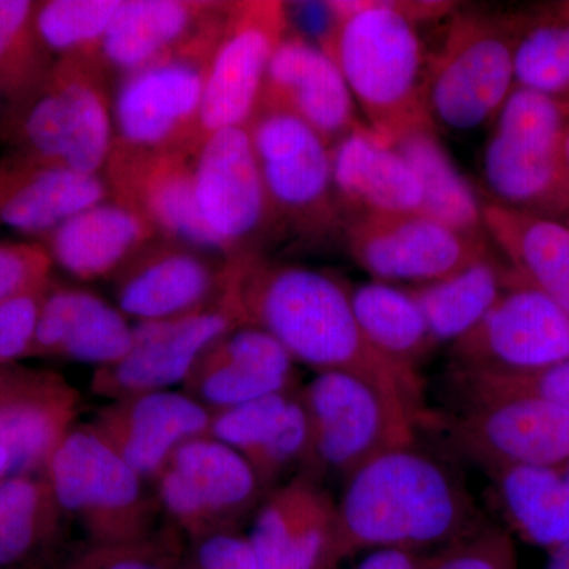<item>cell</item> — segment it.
Masks as SVG:
<instances>
[{
	"label": "cell",
	"mask_w": 569,
	"mask_h": 569,
	"mask_svg": "<svg viewBox=\"0 0 569 569\" xmlns=\"http://www.w3.org/2000/svg\"><path fill=\"white\" fill-rule=\"evenodd\" d=\"M51 283L0 302V365L28 358L41 305Z\"/></svg>",
	"instance_id": "44"
},
{
	"label": "cell",
	"mask_w": 569,
	"mask_h": 569,
	"mask_svg": "<svg viewBox=\"0 0 569 569\" xmlns=\"http://www.w3.org/2000/svg\"><path fill=\"white\" fill-rule=\"evenodd\" d=\"M194 159L192 153L112 142L102 176L110 200L138 213L159 238L216 253L198 213Z\"/></svg>",
	"instance_id": "19"
},
{
	"label": "cell",
	"mask_w": 569,
	"mask_h": 569,
	"mask_svg": "<svg viewBox=\"0 0 569 569\" xmlns=\"http://www.w3.org/2000/svg\"><path fill=\"white\" fill-rule=\"evenodd\" d=\"M342 231L359 268L399 287L447 279L490 250L488 238H470L421 212L350 217Z\"/></svg>",
	"instance_id": "14"
},
{
	"label": "cell",
	"mask_w": 569,
	"mask_h": 569,
	"mask_svg": "<svg viewBox=\"0 0 569 569\" xmlns=\"http://www.w3.org/2000/svg\"><path fill=\"white\" fill-rule=\"evenodd\" d=\"M211 418L193 397L168 389L111 400L91 425L141 479L153 482L176 449L208 436Z\"/></svg>",
	"instance_id": "23"
},
{
	"label": "cell",
	"mask_w": 569,
	"mask_h": 569,
	"mask_svg": "<svg viewBox=\"0 0 569 569\" xmlns=\"http://www.w3.org/2000/svg\"><path fill=\"white\" fill-rule=\"evenodd\" d=\"M153 482L163 511L194 541L231 530L264 490L238 451L209 436L176 449Z\"/></svg>",
	"instance_id": "16"
},
{
	"label": "cell",
	"mask_w": 569,
	"mask_h": 569,
	"mask_svg": "<svg viewBox=\"0 0 569 569\" xmlns=\"http://www.w3.org/2000/svg\"><path fill=\"white\" fill-rule=\"evenodd\" d=\"M347 288L356 321L370 346L389 361L417 370L419 359L436 346L410 290L380 280Z\"/></svg>",
	"instance_id": "34"
},
{
	"label": "cell",
	"mask_w": 569,
	"mask_h": 569,
	"mask_svg": "<svg viewBox=\"0 0 569 569\" xmlns=\"http://www.w3.org/2000/svg\"><path fill=\"white\" fill-rule=\"evenodd\" d=\"M44 477L63 515L73 516L93 545L151 538L152 507L144 479L97 432L77 425L48 462Z\"/></svg>",
	"instance_id": "8"
},
{
	"label": "cell",
	"mask_w": 569,
	"mask_h": 569,
	"mask_svg": "<svg viewBox=\"0 0 569 569\" xmlns=\"http://www.w3.org/2000/svg\"><path fill=\"white\" fill-rule=\"evenodd\" d=\"M515 14L458 7L441 47L427 59L425 102L433 126H490L515 89Z\"/></svg>",
	"instance_id": "6"
},
{
	"label": "cell",
	"mask_w": 569,
	"mask_h": 569,
	"mask_svg": "<svg viewBox=\"0 0 569 569\" xmlns=\"http://www.w3.org/2000/svg\"><path fill=\"white\" fill-rule=\"evenodd\" d=\"M247 539L258 569H335L337 501L305 471L266 497Z\"/></svg>",
	"instance_id": "21"
},
{
	"label": "cell",
	"mask_w": 569,
	"mask_h": 569,
	"mask_svg": "<svg viewBox=\"0 0 569 569\" xmlns=\"http://www.w3.org/2000/svg\"><path fill=\"white\" fill-rule=\"evenodd\" d=\"M122 0H47L37 7V28L59 58L103 59V43Z\"/></svg>",
	"instance_id": "38"
},
{
	"label": "cell",
	"mask_w": 569,
	"mask_h": 569,
	"mask_svg": "<svg viewBox=\"0 0 569 569\" xmlns=\"http://www.w3.org/2000/svg\"><path fill=\"white\" fill-rule=\"evenodd\" d=\"M239 326L244 323L224 293L197 312L134 323L129 353L116 365L96 369L92 392L118 400L183 385L204 351Z\"/></svg>",
	"instance_id": "17"
},
{
	"label": "cell",
	"mask_w": 569,
	"mask_h": 569,
	"mask_svg": "<svg viewBox=\"0 0 569 569\" xmlns=\"http://www.w3.org/2000/svg\"><path fill=\"white\" fill-rule=\"evenodd\" d=\"M227 271V258L159 238L112 277L116 305L137 323L187 316L222 298Z\"/></svg>",
	"instance_id": "20"
},
{
	"label": "cell",
	"mask_w": 569,
	"mask_h": 569,
	"mask_svg": "<svg viewBox=\"0 0 569 569\" xmlns=\"http://www.w3.org/2000/svg\"><path fill=\"white\" fill-rule=\"evenodd\" d=\"M13 475V459L6 448L0 445V481Z\"/></svg>",
	"instance_id": "49"
},
{
	"label": "cell",
	"mask_w": 569,
	"mask_h": 569,
	"mask_svg": "<svg viewBox=\"0 0 569 569\" xmlns=\"http://www.w3.org/2000/svg\"><path fill=\"white\" fill-rule=\"evenodd\" d=\"M246 129L282 233L320 241L342 231L331 148L301 119L274 108L258 107Z\"/></svg>",
	"instance_id": "9"
},
{
	"label": "cell",
	"mask_w": 569,
	"mask_h": 569,
	"mask_svg": "<svg viewBox=\"0 0 569 569\" xmlns=\"http://www.w3.org/2000/svg\"><path fill=\"white\" fill-rule=\"evenodd\" d=\"M429 557L419 556L417 549L377 548L367 550L353 569H429Z\"/></svg>",
	"instance_id": "47"
},
{
	"label": "cell",
	"mask_w": 569,
	"mask_h": 569,
	"mask_svg": "<svg viewBox=\"0 0 569 569\" xmlns=\"http://www.w3.org/2000/svg\"><path fill=\"white\" fill-rule=\"evenodd\" d=\"M11 369H13V366L0 365V387H2V383L7 380V377L10 376Z\"/></svg>",
	"instance_id": "51"
},
{
	"label": "cell",
	"mask_w": 569,
	"mask_h": 569,
	"mask_svg": "<svg viewBox=\"0 0 569 569\" xmlns=\"http://www.w3.org/2000/svg\"><path fill=\"white\" fill-rule=\"evenodd\" d=\"M559 11L563 21L567 22V28L569 31V2L559 3Z\"/></svg>",
	"instance_id": "52"
},
{
	"label": "cell",
	"mask_w": 569,
	"mask_h": 569,
	"mask_svg": "<svg viewBox=\"0 0 569 569\" xmlns=\"http://www.w3.org/2000/svg\"><path fill=\"white\" fill-rule=\"evenodd\" d=\"M51 269L50 253L40 242H0V302L50 284Z\"/></svg>",
	"instance_id": "43"
},
{
	"label": "cell",
	"mask_w": 569,
	"mask_h": 569,
	"mask_svg": "<svg viewBox=\"0 0 569 569\" xmlns=\"http://www.w3.org/2000/svg\"><path fill=\"white\" fill-rule=\"evenodd\" d=\"M299 388L261 397L212 413L208 436L238 451L242 458L274 433Z\"/></svg>",
	"instance_id": "39"
},
{
	"label": "cell",
	"mask_w": 569,
	"mask_h": 569,
	"mask_svg": "<svg viewBox=\"0 0 569 569\" xmlns=\"http://www.w3.org/2000/svg\"><path fill=\"white\" fill-rule=\"evenodd\" d=\"M545 569H569V545L550 550Z\"/></svg>",
	"instance_id": "48"
},
{
	"label": "cell",
	"mask_w": 569,
	"mask_h": 569,
	"mask_svg": "<svg viewBox=\"0 0 569 569\" xmlns=\"http://www.w3.org/2000/svg\"><path fill=\"white\" fill-rule=\"evenodd\" d=\"M211 59H171L119 78L112 96L114 142L146 151L197 156Z\"/></svg>",
	"instance_id": "15"
},
{
	"label": "cell",
	"mask_w": 569,
	"mask_h": 569,
	"mask_svg": "<svg viewBox=\"0 0 569 569\" xmlns=\"http://www.w3.org/2000/svg\"><path fill=\"white\" fill-rule=\"evenodd\" d=\"M299 389L274 433L246 459L263 489L274 485L277 479L282 478L298 463H301L302 467L306 466L307 456H309L310 430Z\"/></svg>",
	"instance_id": "40"
},
{
	"label": "cell",
	"mask_w": 569,
	"mask_h": 569,
	"mask_svg": "<svg viewBox=\"0 0 569 569\" xmlns=\"http://www.w3.org/2000/svg\"><path fill=\"white\" fill-rule=\"evenodd\" d=\"M156 239L159 234L138 213L107 200L58 224L41 236L40 244L52 263L81 282H93L111 280Z\"/></svg>",
	"instance_id": "28"
},
{
	"label": "cell",
	"mask_w": 569,
	"mask_h": 569,
	"mask_svg": "<svg viewBox=\"0 0 569 569\" xmlns=\"http://www.w3.org/2000/svg\"><path fill=\"white\" fill-rule=\"evenodd\" d=\"M260 107L290 112L329 148L362 123L336 62L316 41L291 31L269 63Z\"/></svg>",
	"instance_id": "22"
},
{
	"label": "cell",
	"mask_w": 569,
	"mask_h": 569,
	"mask_svg": "<svg viewBox=\"0 0 569 569\" xmlns=\"http://www.w3.org/2000/svg\"><path fill=\"white\" fill-rule=\"evenodd\" d=\"M309 419L307 473L343 479L391 449L417 443V418L366 378L318 372L299 389Z\"/></svg>",
	"instance_id": "7"
},
{
	"label": "cell",
	"mask_w": 569,
	"mask_h": 569,
	"mask_svg": "<svg viewBox=\"0 0 569 569\" xmlns=\"http://www.w3.org/2000/svg\"><path fill=\"white\" fill-rule=\"evenodd\" d=\"M63 512L43 475L0 481V569L20 568L50 548Z\"/></svg>",
	"instance_id": "35"
},
{
	"label": "cell",
	"mask_w": 569,
	"mask_h": 569,
	"mask_svg": "<svg viewBox=\"0 0 569 569\" xmlns=\"http://www.w3.org/2000/svg\"><path fill=\"white\" fill-rule=\"evenodd\" d=\"M133 326L126 316L86 288L51 283L41 305L28 358H62L99 367L129 353Z\"/></svg>",
	"instance_id": "26"
},
{
	"label": "cell",
	"mask_w": 569,
	"mask_h": 569,
	"mask_svg": "<svg viewBox=\"0 0 569 569\" xmlns=\"http://www.w3.org/2000/svg\"><path fill=\"white\" fill-rule=\"evenodd\" d=\"M563 160H565V168H567V176H568V181H569V110H568L567 127H565Z\"/></svg>",
	"instance_id": "50"
},
{
	"label": "cell",
	"mask_w": 569,
	"mask_h": 569,
	"mask_svg": "<svg viewBox=\"0 0 569 569\" xmlns=\"http://www.w3.org/2000/svg\"><path fill=\"white\" fill-rule=\"evenodd\" d=\"M110 74L103 59H56L31 96L6 104L0 114V141L9 156L102 174L114 142Z\"/></svg>",
	"instance_id": "4"
},
{
	"label": "cell",
	"mask_w": 569,
	"mask_h": 569,
	"mask_svg": "<svg viewBox=\"0 0 569 569\" xmlns=\"http://www.w3.org/2000/svg\"><path fill=\"white\" fill-rule=\"evenodd\" d=\"M343 481L337 501L340 560L377 548L451 545L478 527L467 490L417 443L377 456Z\"/></svg>",
	"instance_id": "3"
},
{
	"label": "cell",
	"mask_w": 569,
	"mask_h": 569,
	"mask_svg": "<svg viewBox=\"0 0 569 569\" xmlns=\"http://www.w3.org/2000/svg\"><path fill=\"white\" fill-rule=\"evenodd\" d=\"M565 222H567L569 224V219L568 220H565Z\"/></svg>",
	"instance_id": "53"
},
{
	"label": "cell",
	"mask_w": 569,
	"mask_h": 569,
	"mask_svg": "<svg viewBox=\"0 0 569 569\" xmlns=\"http://www.w3.org/2000/svg\"><path fill=\"white\" fill-rule=\"evenodd\" d=\"M456 370L526 377L569 361V313L515 276L488 316L451 346Z\"/></svg>",
	"instance_id": "12"
},
{
	"label": "cell",
	"mask_w": 569,
	"mask_h": 569,
	"mask_svg": "<svg viewBox=\"0 0 569 569\" xmlns=\"http://www.w3.org/2000/svg\"><path fill=\"white\" fill-rule=\"evenodd\" d=\"M512 280L511 269L489 250L447 279L407 288L421 307L437 348L452 346L477 328Z\"/></svg>",
	"instance_id": "31"
},
{
	"label": "cell",
	"mask_w": 569,
	"mask_h": 569,
	"mask_svg": "<svg viewBox=\"0 0 569 569\" xmlns=\"http://www.w3.org/2000/svg\"><path fill=\"white\" fill-rule=\"evenodd\" d=\"M482 227L512 274L569 313V224L488 201Z\"/></svg>",
	"instance_id": "30"
},
{
	"label": "cell",
	"mask_w": 569,
	"mask_h": 569,
	"mask_svg": "<svg viewBox=\"0 0 569 569\" xmlns=\"http://www.w3.org/2000/svg\"><path fill=\"white\" fill-rule=\"evenodd\" d=\"M37 7L32 0H0V97L7 104L31 96L56 63L37 28Z\"/></svg>",
	"instance_id": "37"
},
{
	"label": "cell",
	"mask_w": 569,
	"mask_h": 569,
	"mask_svg": "<svg viewBox=\"0 0 569 569\" xmlns=\"http://www.w3.org/2000/svg\"><path fill=\"white\" fill-rule=\"evenodd\" d=\"M328 7L335 20L317 44L336 62L366 126L388 142L433 126L426 110L427 58L418 26L451 17L458 7L433 0H336Z\"/></svg>",
	"instance_id": "2"
},
{
	"label": "cell",
	"mask_w": 569,
	"mask_h": 569,
	"mask_svg": "<svg viewBox=\"0 0 569 569\" xmlns=\"http://www.w3.org/2000/svg\"><path fill=\"white\" fill-rule=\"evenodd\" d=\"M452 445L493 477L519 467H553L569 460V413L537 396L467 399L441 419Z\"/></svg>",
	"instance_id": "11"
},
{
	"label": "cell",
	"mask_w": 569,
	"mask_h": 569,
	"mask_svg": "<svg viewBox=\"0 0 569 569\" xmlns=\"http://www.w3.org/2000/svg\"><path fill=\"white\" fill-rule=\"evenodd\" d=\"M515 542L497 527H477L430 559L429 569H516Z\"/></svg>",
	"instance_id": "42"
},
{
	"label": "cell",
	"mask_w": 569,
	"mask_h": 569,
	"mask_svg": "<svg viewBox=\"0 0 569 569\" xmlns=\"http://www.w3.org/2000/svg\"><path fill=\"white\" fill-rule=\"evenodd\" d=\"M217 0H122L103 43L110 73L178 58H211L231 10Z\"/></svg>",
	"instance_id": "18"
},
{
	"label": "cell",
	"mask_w": 569,
	"mask_h": 569,
	"mask_svg": "<svg viewBox=\"0 0 569 569\" xmlns=\"http://www.w3.org/2000/svg\"><path fill=\"white\" fill-rule=\"evenodd\" d=\"M67 569H178L151 545V538L127 545H91Z\"/></svg>",
	"instance_id": "45"
},
{
	"label": "cell",
	"mask_w": 569,
	"mask_h": 569,
	"mask_svg": "<svg viewBox=\"0 0 569 569\" xmlns=\"http://www.w3.org/2000/svg\"><path fill=\"white\" fill-rule=\"evenodd\" d=\"M515 18L516 88L569 103V31L559 6Z\"/></svg>",
	"instance_id": "36"
},
{
	"label": "cell",
	"mask_w": 569,
	"mask_h": 569,
	"mask_svg": "<svg viewBox=\"0 0 569 569\" xmlns=\"http://www.w3.org/2000/svg\"><path fill=\"white\" fill-rule=\"evenodd\" d=\"M332 179L343 217L421 212L418 176L395 146L362 122L331 148Z\"/></svg>",
	"instance_id": "27"
},
{
	"label": "cell",
	"mask_w": 569,
	"mask_h": 569,
	"mask_svg": "<svg viewBox=\"0 0 569 569\" xmlns=\"http://www.w3.org/2000/svg\"><path fill=\"white\" fill-rule=\"evenodd\" d=\"M194 198L213 250L227 260L264 254L266 244L283 234L246 127L219 130L201 144Z\"/></svg>",
	"instance_id": "10"
},
{
	"label": "cell",
	"mask_w": 569,
	"mask_h": 569,
	"mask_svg": "<svg viewBox=\"0 0 569 569\" xmlns=\"http://www.w3.org/2000/svg\"><path fill=\"white\" fill-rule=\"evenodd\" d=\"M211 413L298 387L296 361L274 337L239 326L213 342L183 381Z\"/></svg>",
	"instance_id": "24"
},
{
	"label": "cell",
	"mask_w": 569,
	"mask_h": 569,
	"mask_svg": "<svg viewBox=\"0 0 569 569\" xmlns=\"http://www.w3.org/2000/svg\"><path fill=\"white\" fill-rule=\"evenodd\" d=\"M223 293L244 326L274 337L296 365L366 378L402 402L418 422L429 418L417 370L389 361L370 346L347 283L307 266L246 254L228 260Z\"/></svg>",
	"instance_id": "1"
},
{
	"label": "cell",
	"mask_w": 569,
	"mask_h": 569,
	"mask_svg": "<svg viewBox=\"0 0 569 569\" xmlns=\"http://www.w3.org/2000/svg\"><path fill=\"white\" fill-rule=\"evenodd\" d=\"M569 103L516 88L490 122L482 176L492 203L569 219L563 160Z\"/></svg>",
	"instance_id": "5"
},
{
	"label": "cell",
	"mask_w": 569,
	"mask_h": 569,
	"mask_svg": "<svg viewBox=\"0 0 569 569\" xmlns=\"http://www.w3.org/2000/svg\"><path fill=\"white\" fill-rule=\"evenodd\" d=\"M391 144L418 176L422 216L470 238H488L482 227V203L438 140L436 126L408 130Z\"/></svg>",
	"instance_id": "32"
},
{
	"label": "cell",
	"mask_w": 569,
	"mask_h": 569,
	"mask_svg": "<svg viewBox=\"0 0 569 569\" xmlns=\"http://www.w3.org/2000/svg\"><path fill=\"white\" fill-rule=\"evenodd\" d=\"M183 569H258L249 539L233 530L197 539L189 565Z\"/></svg>",
	"instance_id": "46"
},
{
	"label": "cell",
	"mask_w": 569,
	"mask_h": 569,
	"mask_svg": "<svg viewBox=\"0 0 569 569\" xmlns=\"http://www.w3.org/2000/svg\"><path fill=\"white\" fill-rule=\"evenodd\" d=\"M492 478L505 516L520 537L548 552L569 545V460L509 468Z\"/></svg>",
	"instance_id": "33"
},
{
	"label": "cell",
	"mask_w": 569,
	"mask_h": 569,
	"mask_svg": "<svg viewBox=\"0 0 569 569\" xmlns=\"http://www.w3.org/2000/svg\"><path fill=\"white\" fill-rule=\"evenodd\" d=\"M110 200L102 174H81L63 168L0 159V223L44 236L74 213Z\"/></svg>",
	"instance_id": "29"
},
{
	"label": "cell",
	"mask_w": 569,
	"mask_h": 569,
	"mask_svg": "<svg viewBox=\"0 0 569 569\" xmlns=\"http://www.w3.org/2000/svg\"><path fill=\"white\" fill-rule=\"evenodd\" d=\"M80 408V392L59 373L13 367L0 387V445L13 475H43Z\"/></svg>",
	"instance_id": "25"
},
{
	"label": "cell",
	"mask_w": 569,
	"mask_h": 569,
	"mask_svg": "<svg viewBox=\"0 0 569 569\" xmlns=\"http://www.w3.org/2000/svg\"><path fill=\"white\" fill-rule=\"evenodd\" d=\"M455 376L463 400L507 395L537 396L569 413V361L526 377L488 376L460 370H456Z\"/></svg>",
	"instance_id": "41"
},
{
	"label": "cell",
	"mask_w": 569,
	"mask_h": 569,
	"mask_svg": "<svg viewBox=\"0 0 569 569\" xmlns=\"http://www.w3.org/2000/svg\"><path fill=\"white\" fill-rule=\"evenodd\" d=\"M290 31L288 7L277 0H236L206 74L201 144L211 134L247 127L260 107L269 63Z\"/></svg>",
	"instance_id": "13"
}]
</instances>
